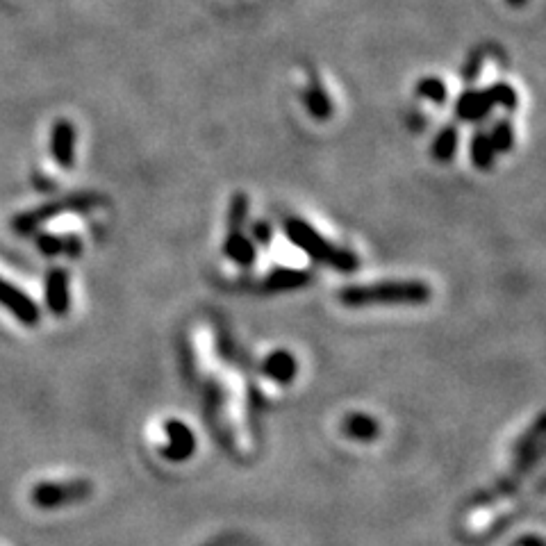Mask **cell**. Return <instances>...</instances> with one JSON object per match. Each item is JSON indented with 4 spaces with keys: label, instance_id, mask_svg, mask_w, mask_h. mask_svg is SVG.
I'll return each instance as SVG.
<instances>
[{
    "label": "cell",
    "instance_id": "obj_6",
    "mask_svg": "<svg viewBox=\"0 0 546 546\" xmlns=\"http://www.w3.org/2000/svg\"><path fill=\"white\" fill-rule=\"evenodd\" d=\"M0 305H5L21 324L26 326H35L39 324V310L35 301L21 292L19 287H14L12 283L0 278Z\"/></svg>",
    "mask_w": 546,
    "mask_h": 546
},
{
    "label": "cell",
    "instance_id": "obj_7",
    "mask_svg": "<svg viewBox=\"0 0 546 546\" xmlns=\"http://www.w3.org/2000/svg\"><path fill=\"white\" fill-rule=\"evenodd\" d=\"M46 305L55 317H64L71 308V294H69V271L62 267H55L48 271L46 276Z\"/></svg>",
    "mask_w": 546,
    "mask_h": 546
},
{
    "label": "cell",
    "instance_id": "obj_9",
    "mask_svg": "<svg viewBox=\"0 0 546 546\" xmlns=\"http://www.w3.org/2000/svg\"><path fill=\"white\" fill-rule=\"evenodd\" d=\"M492 98L487 94V89H469L458 98V105H455V114H458L460 121L476 123L483 121L487 114L492 112Z\"/></svg>",
    "mask_w": 546,
    "mask_h": 546
},
{
    "label": "cell",
    "instance_id": "obj_14",
    "mask_svg": "<svg viewBox=\"0 0 546 546\" xmlns=\"http://www.w3.org/2000/svg\"><path fill=\"white\" fill-rule=\"evenodd\" d=\"M303 103L317 121H326V119L333 117V101H330V96L326 94V91L317 85L305 89Z\"/></svg>",
    "mask_w": 546,
    "mask_h": 546
},
{
    "label": "cell",
    "instance_id": "obj_23",
    "mask_svg": "<svg viewBox=\"0 0 546 546\" xmlns=\"http://www.w3.org/2000/svg\"><path fill=\"white\" fill-rule=\"evenodd\" d=\"M506 3H508V5H512V7H521V5L526 3V0H506Z\"/></svg>",
    "mask_w": 546,
    "mask_h": 546
},
{
    "label": "cell",
    "instance_id": "obj_3",
    "mask_svg": "<svg viewBox=\"0 0 546 546\" xmlns=\"http://www.w3.org/2000/svg\"><path fill=\"white\" fill-rule=\"evenodd\" d=\"M91 494H94V485L85 481V478H73V481H44L32 485L30 503L39 510H55L87 501Z\"/></svg>",
    "mask_w": 546,
    "mask_h": 546
},
{
    "label": "cell",
    "instance_id": "obj_17",
    "mask_svg": "<svg viewBox=\"0 0 546 546\" xmlns=\"http://www.w3.org/2000/svg\"><path fill=\"white\" fill-rule=\"evenodd\" d=\"M490 142L494 146L496 153H508L512 151V146H515V128H512L510 121H499L492 130Z\"/></svg>",
    "mask_w": 546,
    "mask_h": 546
},
{
    "label": "cell",
    "instance_id": "obj_5",
    "mask_svg": "<svg viewBox=\"0 0 546 546\" xmlns=\"http://www.w3.org/2000/svg\"><path fill=\"white\" fill-rule=\"evenodd\" d=\"M164 433H167L169 442L160 449L162 458H167L171 462H185L192 458L196 451V437L194 430L189 428L185 421L169 419L167 424H164Z\"/></svg>",
    "mask_w": 546,
    "mask_h": 546
},
{
    "label": "cell",
    "instance_id": "obj_2",
    "mask_svg": "<svg viewBox=\"0 0 546 546\" xmlns=\"http://www.w3.org/2000/svg\"><path fill=\"white\" fill-rule=\"evenodd\" d=\"M283 228H285V235H287L289 242H292L294 246H299L301 251L308 253L312 260L328 264V267L344 271V273H351V271L358 269V258H355L351 251H346V248L328 242V239L321 235L319 230H314L310 223H305L303 219H285Z\"/></svg>",
    "mask_w": 546,
    "mask_h": 546
},
{
    "label": "cell",
    "instance_id": "obj_21",
    "mask_svg": "<svg viewBox=\"0 0 546 546\" xmlns=\"http://www.w3.org/2000/svg\"><path fill=\"white\" fill-rule=\"evenodd\" d=\"M246 210H248L246 196L244 194L233 196V201H230V212H228L230 230H242L244 219H246Z\"/></svg>",
    "mask_w": 546,
    "mask_h": 546
},
{
    "label": "cell",
    "instance_id": "obj_10",
    "mask_svg": "<svg viewBox=\"0 0 546 546\" xmlns=\"http://www.w3.org/2000/svg\"><path fill=\"white\" fill-rule=\"evenodd\" d=\"M262 371L264 376L271 378L273 383L280 385H289L299 374V364H296V358L289 351H273L267 355V360L262 362Z\"/></svg>",
    "mask_w": 546,
    "mask_h": 546
},
{
    "label": "cell",
    "instance_id": "obj_19",
    "mask_svg": "<svg viewBox=\"0 0 546 546\" xmlns=\"http://www.w3.org/2000/svg\"><path fill=\"white\" fill-rule=\"evenodd\" d=\"M487 94H490L494 105L506 107V110H515L517 103H519L517 91L512 89L510 85H506V82H496V85L487 87Z\"/></svg>",
    "mask_w": 546,
    "mask_h": 546
},
{
    "label": "cell",
    "instance_id": "obj_22",
    "mask_svg": "<svg viewBox=\"0 0 546 546\" xmlns=\"http://www.w3.org/2000/svg\"><path fill=\"white\" fill-rule=\"evenodd\" d=\"M251 235H253V244H260V246L271 244V226L267 221H255L251 226Z\"/></svg>",
    "mask_w": 546,
    "mask_h": 546
},
{
    "label": "cell",
    "instance_id": "obj_15",
    "mask_svg": "<svg viewBox=\"0 0 546 546\" xmlns=\"http://www.w3.org/2000/svg\"><path fill=\"white\" fill-rule=\"evenodd\" d=\"M469 155H471V162H474L476 169L490 171L494 167L496 151H494V146L490 142V137L483 135V132H478V135L474 139H471Z\"/></svg>",
    "mask_w": 546,
    "mask_h": 546
},
{
    "label": "cell",
    "instance_id": "obj_8",
    "mask_svg": "<svg viewBox=\"0 0 546 546\" xmlns=\"http://www.w3.org/2000/svg\"><path fill=\"white\" fill-rule=\"evenodd\" d=\"M51 153L55 162L64 169H71L76 162V128L71 121L60 119L51 130Z\"/></svg>",
    "mask_w": 546,
    "mask_h": 546
},
{
    "label": "cell",
    "instance_id": "obj_16",
    "mask_svg": "<svg viewBox=\"0 0 546 546\" xmlns=\"http://www.w3.org/2000/svg\"><path fill=\"white\" fill-rule=\"evenodd\" d=\"M458 144H460L458 130H455L453 126H446L440 135L435 137L430 153H433L437 162H451L455 153H458Z\"/></svg>",
    "mask_w": 546,
    "mask_h": 546
},
{
    "label": "cell",
    "instance_id": "obj_12",
    "mask_svg": "<svg viewBox=\"0 0 546 546\" xmlns=\"http://www.w3.org/2000/svg\"><path fill=\"white\" fill-rule=\"evenodd\" d=\"M378 421L364 412H353L344 419V433L355 442H374L378 437Z\"/></svg>",
    "mask_w": 546,
    "mask_h": 546
},
{
    "label": "cell",
    "instance_id": "obj_4",
    "mask_svg": "<svg viewBox=\"0 0 546 546\" xmlns=\"http://www.w3.org/2000/svg\"><path fill=\"white\" fill-rule=\"evenodd\" d=\"M98 203H101V198L94 196V194L66 196V198H62V201H53L48 205H41V208H37V210H30L26 214H21V217H16L12 221V228L16 230V233H23V235L35 233L41 223L55 219L57 214H62V212H85V210L96 208Z\"/></svg>",
    "mask_w": 546,
    "mask_h": 546
},
{
    "label": "cell",
    "instance_id": "obj_18",
    "mask_svg": "<svg viewBox=\"0 0 546 546\" xmlns=\"http://www.w3.org/2000/svg\"><path fill=\"white\" fill-rule=\"evenodd\" d=\"M417 94L421 98H428L430 103H437V105H442L446 103V96H449V91H446V85L442 80H437V78H424L417 85Z\"/></svg>",
    "mask_w": 546,
    "mask_h": 546
},
{
    "label": "cell",
    "instance_id": "obj_11",
    "mask_svg": "<svg viewBox=\"0 0 546 546\" xmlns=\"http://www.w3.org/2000/svg\"><path fill=\"white\" fill-rule=\"evenodd\" d=\"M223 253L233 260L237 267H251L255 262V244L253 239H248L242 230H228L226 244H223Z\"/></svg>",
    "mask_w": 546,
    "mask_h": 546
},
{
    "label": "cell",
    "instance_id": "obj_13",
    "mask_svg": "<svg viewBox=\"0 0 546 546\" xmlns=\"http://www.w3.org/2000/svg\"><path fill=\"white\" fill-rule=\"evenodd\" d=\"M310 283V273L299 269H276L264 278L267 292H280V289H299Z\"/></svg>",
    "mask_w": 546,
    "mask_h": 546
},
{
    "label": "cell",
    "instance_id": "obj_1",
    "mask_svg": "<svg viewBox=\"0 0 546 546\" xmlns=\"http://www.w3.org/2000/svg\"><path fill=\"white\" fill-rule=\"evenodd\" d=\"M430 287L421 280H385L374 285H351L339 292V301L349 308L360 305H424L430 301Z\"/></svg>",
    "mask_w": 546,
    "mask_h": 546
},
{
    "label": "cell",
    "instance_id": "obj_20",
    "mask_svg": "<svg viewBox=\"0 0 546 546\" xmlns=\"http://www.w3.org/2000/svg\"><path fill=\"white\" fill-rule=\"evenodd\" d=\"M37 248L46 258H57V255H66V237H55L51 233H41L37 237Z\"/></svg>",
    "mask_w": 546,
    "mask_h": 546
}]
</instances>
